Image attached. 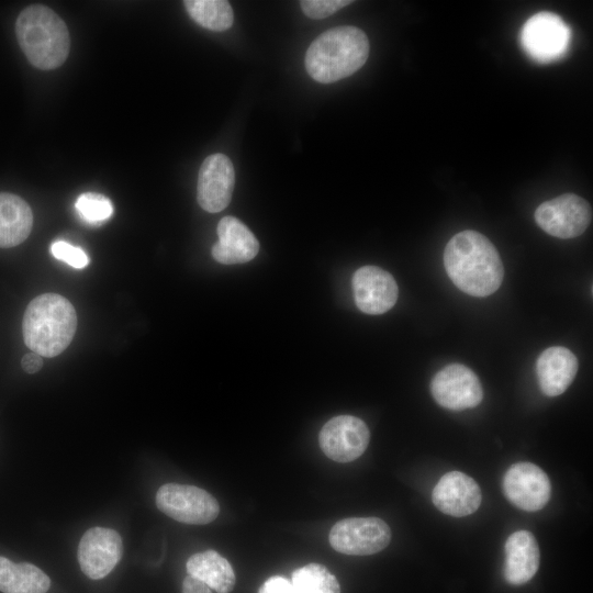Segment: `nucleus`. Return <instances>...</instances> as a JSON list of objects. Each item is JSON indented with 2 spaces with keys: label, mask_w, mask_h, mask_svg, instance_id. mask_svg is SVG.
<instances>
[{
  "label": "nucleus",
  "mask_w": 593,
  "mask_h": 593,
  "mask_svg": "<svg viewBox=\"0 0 593 593\" xmlns=\"http://www.w3.org/2000/svg\"><path fill=\"white\" fill-rule=\"evenodd\" d=\"M444 266L454 284L469 295L488 296L503 281L499 251L475 231H462L450 238L444 250Z\"/></svg>",
  "instance_id": "nucleus-1"
},
{
  "label": "nucleus",
  "mask_w": 593,
  "mask_h": 593,
  "mask_svg": "<svg viewBox=\"0 0 593 593\" xmlns=\"http://www.w3.org/2000/svg\"><path fill=\"white\" fill-rule=\"evenodd\" d=\"M370 432L366 423L351 415H339L324 424L318 434L322 451L337 462H350L367 449Z\"/></svg>",
  "instance_id": "nucleus-10"
},
{
  "label": "nucleus",
  "mask_w": 593,
  "mask_h": 593,
  "mask_svg": "<svg viewBox=\"0 0 593 593\" xmlns=\"http://www.w3.org/2000/svg\"><path fill=\"white\" fill-rule=\"evenodd\" d=\"M350 0H303L300 2L303 13L314 20L325 19L338 10L351 4Z\"/></svg>",
  "instance_id": "nucleus-25"
},
{
  "label": "nucleus",
  "mask_w": 593,
  "mask_h": 593,
  "mask_svg": "<svg viewBox=\"0 0 593 593\" xmlns=\"http://www.w3.org/2000/svg\"><path fill=\"white\" fill-rule=\"evenodd\" d=\"M591 220L590 204L574 193L545 201L535 211L537 225L547 234L563 239L581 235Z\"/></svg>",
  "instance_id": "nucleus-8"
},
{
  "label": "nucleus",
  "mask_w": 593,
  "mask_h": 593,
  "mask_svg": "<svg viewBox=\"0 0 593 593\" xmlns=\"http://www.w3.org/2000/svg\"><path fill=\"white\" fill-rule=\"evenodd\" d=\"M51 253L56 259L77 269L85 268L89 262L88 256L81 248L72 246L67 242H54L51 246Z\"/></svg>",
  "instance_id": "nucleus-26"
},
{
  "label": "nucleus",
  "mask_w": 593,
  "mask_h": 593,
  "mask_svg": "<svg viewBox=\"0 0 593 593\" xmlns=\"http://www.w3.org/2000/svg\"><path fill=\"white\" fill-rule=\"evenodd\" d=\"M187 571L217 593H230L235 585V573L231 563L214 550L192 555L187 561Z\"/></svg>",
  "instance_id": "nucleus-20"
},
{
  "label": "nucleus",
  "mask_w": 593,
  "mask_h": 593,
  "mask_svg": "<svg viewBox=\"0 0 593 593\" xmlns=\"http://www.w3.org/2000/svg\"><path fill=\"white\" fill-rule=\"evenodd\" d=\"M189 16L204 29L222 32L233 25L234 12L225 0H184Z\"/></svg>",
  "instance_id": "nucleus-22"
},
{
  "label": "nucleus",
  "mask_w": 593,
  "mask_h": 593,
  "mask_svg": "<svg viewBox=\"0 0 593 593\" xmlns=\"http://www.w3.org/2000/svg\"><path fill=\"white\" fill-rule=\"evenodd\" d=\"M291 583L295 593H340L335 575L320 563H309L294 570Z\"/></svg>",
  "instance_id": "nucleus-23"
},
{
  "label": "nucleus",
  "mask_w": 593,
  "mask_h": 593,
  "mask_svg": "<svg viewBox=\"0 0 593 593\" xmlns=\"http://www.w3.org/2000/svg\"><path fill=\"white\" fill-rule=\"evenodd\" d=\"M235 170L231 159L221 153L208 156L199 170L197 199L209 213L224 210L231 202Z\"/></svg>",
  "instance_id": "nucleus-12"
},
{
  "label": "nucleus",
  "mask_w": 593,
  "mask_h": 593,
  "mask_svg": "<svg viewBox=\"0 0 593 593\" xmlns=\"http://www.w3.org/2000/svg\"><path fill=\"white\" fill-rule=\"evenodd\" d=\"M33 225L31 206L21 197L0 192V248H11L23 243Z\"/></svg>",
  "instance_id": "nucleus-19"
},
{
  "label": "nucleus",
  "mask_w": 593,
  "mask_h": 593,
  "mask_svg": "<svg viewBox=\"0 0 593 593\" xmlns=\"http://www.w3.org/2000/svg\"><path fill=\"white\" fill-rule=\"evenodd\" d=\"M258 593H295V591L291 581L283 577L275 575L264 582Z\"/></svg>",
  "instance_id": "nucleus-27"
},
{
  "label": "nucleus",
  "mask_w": 593,
  "mask_h": 593,
  "mask_svg": "<svg viewBox=\"0 0 593 593\" xmlns=\"http://www.w3.org/2000/svg\"><path fill=\"white\" fill-rule=\"evenodd\" d=\"M15 35L27 60L38 69L58 68L68 57L70 36L66 23L46 5L32 4L22 10Z\"/></svg>",
  "instance_id": "nucleus-4"
},
{
  "label": "nucleus",
  "mask_w": 593,
  "mask_h": 593,
  "mask_svg": "<svg viewBox=\"0 0 593 593\" xmlns=\"http://www.w3.org/2000/svg\"><path fill=\"white\" fill-rule=\"evenodd\" d=\"M182 593H212L211 589L201 580L187 575L182 582Z\"/></svg>",
  "instance_id": "nucleus-28"
},
{
  "label": "nucleus",
  "mask_w": 593,
  "mask_h": 593,
  "mask_svg": "<svg viewBox=\"0 0 593 593\" xmlns=\"http://www.w3.org/2000/svg\"><path fill=\"white\" fill-rule=\"evenodd\" d=\"M219 240L212 246L213 258L223 265L244 264L259 251V242L250 230L234 216H224L217 224Z\"/></svg>",
  "instance_id": "nucleus-16"
},
{
  "label": "nucleus",
  "mask_w": 593,
  "mask_h": 593,
  "mask_svg": "<svg viewBox=\"0 0 593 593\" xmlns=\"http://www.w3.org/2000/svg\"><path fill=\"white\" fill-rule=\"evenodd\" d=\"M22 368L27 373L37 372L43 366L42 356L36 353H27L21 360Z\"/></svg>",
  "instance_id": "nucleus-29"
},
{
  "label": "nucleus",
  "mask_w": 593,
  "mask_h": 593,
  "mask_svg": "<svg viewBox=\"0 0 593 593\" xmlns=\"http://www.w3.org/2000/svg\"><path fill=\"white\" fill-rule=\"evenodd\" d=\"M391 540L389 525L378 517H349L331 529L329 544L338 552L351 556L373 555Z\"/></svg>",
  "instance_id": "nucleus-7"
},
{
  "label": "nucleus",
  "mask_w": 593,
  "mask_h": 593,
  "mask_svg": "<svg viewBox=\"0 0 593 593\" xmlns=\"http://www.w3.org/2000/svg\"><path fill=\"white\" fill-rule=\"evenodd\" d=\"M430 392L437 404L452 411L474 407L483 399L478 376L460 363H451L439 370L432 379Z\"/></svg>",
  "instance_id": "nucleus-9"
},
{
  "label": "nucleus",
  "mask_w": 593,
  "mask_h": 593,
  "mask_svg": "<svg viewBox=\"0 0 593 593\" xmlns=\"http://www.w3.org/2000/svg\"><path fill=\"white\" fill-rule=\"evenodd\" d=\"M75 209L79 216L87 223H102L113 213L111 201L103 194L86 192L78 197Z\"/></svg>",
  "instance_id": "nucleus-24"
},
{
  "label": "nucleus",
  "mask_w": 593,
  "mask_h": 593,
  "mask_svg": "<svg viewBox=\"0 0 593 593\" xmlns=\"http://www.w3.org/2000/svg\"><path fill=\"white\" fill-rule=\"evenodd\" d=\"M369 41L356 26L343 25L317 36L305 53L309 75L321 83H332L351 76L368 59Z\"/></svg>",
  "instance_id": "nucleus-2"
},
{
  "label": "nucleus",
  "mask_w": 593,
  "mask_h": 593,
  "mask_svg": "<svg viewBox=\"0 0 593 593\" xmlns=\"http://www.w3.org/2000/svg\"><path fill=\"white\" fill-rule=\"evenodd\" d=\"M504 578L513 585L527 583L539 568V547L528 530H517L505 541Z\"/></svg>",
  "instance_id": "nucleus-18"
},
{
  "label": "nucleus",
  "mask_w": 593,
  "mask_h": 593,
  "mask_svg": "<svg viewBox=\"0 0 593 593\" xmlns=\"http://www.w3.org/2000/svg\"><path fill=\"white\" fill-rule=\"evenodd\" d=\"M77 328V314L63 295L44 293L27 305L22 322L25 345L42 357H55L71 343Z\"/></svg>",
  "instance_id": "nucleus-3"
},
{
  "label": "nucleus",
  "mask_w": 593,
  "mask_h": 593,
  "mask_svg": "<svg viewBox=\"0 0 593 593\" xmlns=\"http://www.w3.org/2000/svg\"><path fill=\"white\" fill-rule=\"evenodd\" d=\"M434 505L444 514L463 517L474 513L482 501L479 484L466 473H445L432 492Z\"/></svg>",
  "instance_id": "nucleus-15"
},
{
  "label": "nucleus",
  "mask_w": 593,
  "mask_h": 593,
  "mask_svg": "<svg viewBox=\"0 0 593 593\" xmlns=\"http://www.w3.org/2000/svg\"><path fill=\"white\" fill-rule=\"evenodd\" d=\"M357 307L366 314H382L393 307L399 289L392 275L376 266L357 269L351 279Z\"/></svg>",
  "instance_id": "nucleus-14"
},
{
  "label": "nucleus",
  "mask_w": 593,
  "mask_h": 593,
  "mask_svg": "<svg viewBox=\"0 0 593 593\" xmlns=\"http://www.w3.org/2000/svg\"><path fill=\"white\" fill-rule=\"evenodd\" d=\"M502 485L507 500L527 512L545 507L551 495L549 478L532 462H517L511 466L503 477Z\"/></svg>",
  "instance_id": "nucleus-11"
},
{
  "label": "nucleus",
  "mask_w": 593,
  "mask_h": 593,
  "mask_svg": "<svg viewBox=\"0 0 593 593\" xmlns=\"http://www.w3.org/2000/svg\"><path fill=\"white\" fill-rule=\"evenodd\" d=\"M49 578L29 562L14 563L0 556V591L3 593H46Z\"/></svg>",
  "instance_id": "nucleus-21"
},
{
  "label": "nucleus",
  "mask_w": 593,
  "mask_h": 593,
  "mask_svg": "<svg viewBox=\"0 0 593 593\" xmlns=\"http://www.w3.org/2000/svg\"><path fill=\"white\" fill-rule=\"evenodd\" d=\"M156 505L169 517L184 524L204 525L214 521L220 505L214 496L198 486L166 483L156 493Z\"/></svg>",
  "instance_id": "nucleus-6"
},
{
  "label": "nucleus",
  "mask_w": 593,
  "mask_h": 593,
  "mask_svg": "<svg viewBox=\"0 0 593 593\" xmlns=\"http://www.w3.org/2000/svg\"><path fill=\"white\" fill-rule=\"evenodd\" d=\"M122 552V539L118 532L105 527H92L79 541L78 561L88 578L98 580L113 570Z\"/></svg>",
  "instance_id": "nucleus-13"
},
{
  "label": "nucleus",
  "mask_w": 593,
  "mask_h": 593,
  "mask_svg": "<svg viewBox=\"0 0 593 593\" xmlns=\"http://www.w3.org/2000/svg\"><path fill=\"white\" fill-rule=\"evenodd\" d=\"M519 38L523 49L532 59L548 64L567 53L571 42V30L559 15L539 12L525 22Z\"/></svg>",
  "instance_id": "nucleus-5"
},
{
  "label": "nucleus",
  "mask_w": 593,
  "mask_h": 593,
  "mask_svg": "<svg viewBox=\"0 0 593 593\" xmlns=\"http://www.w3.org/2000/svg\"><path fill=\"white\" fill-rule=\"evenodd\" d=\"M578 368V359L568 348L553 346L545 349L536 361L541 392L547 396L562 394L574 380Z\"/></svg>",
  "instance_id": "nucleus-17"
}]
</instances>
